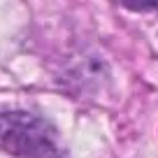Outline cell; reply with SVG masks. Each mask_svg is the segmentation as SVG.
<instances>
[{"instance_id": "2", "label": "cell", "mask_w": 158, "mask_h": 158, "mask_svg": "<svg viewBox=\"0 0 158 158\" xmlns=\"http://www.w3.org/2000/svg\"><path fill=\"white\" fill-rule=\"evenodd\" d=\"M116 2L135 12H149V10L158 12V0H116Z\"/></svg>"}, {"instance_id": "1", "label": "cell", "mask_w": 158, "mask_h": 158, "mask_svg": "<svg viewBox=\"0 0 158 158\" xmlns=\"http://www.w3.org/2000/svg\"><path fill=\"white\" fill-rule=\"evenodd\" d=\"M0 149L19 158H68L56 128L30 112H0Z\"/></svg>"}]
</instances>
